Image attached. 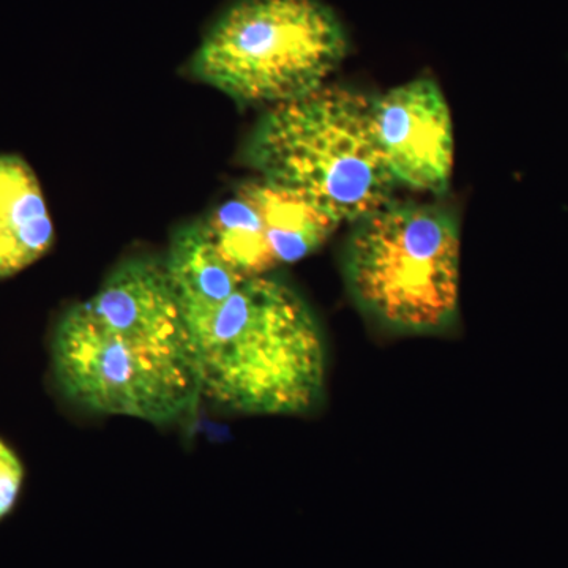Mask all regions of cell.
Segmentation results:
<instances>
[{
	"label": "cell",
	"mask_w": 568,
	"mask_h": 568,
	"mask_svg": "<svg viewBox=\"0 0 568 568\" xmlns=\"http://www.w3.org/2000/svg\"><path fill=\"white\" fill-rule=\"evenodd\" d=\"M51 354L62 394L91 413L170 425L194 416L203 396L192 331L156 261L122 264L67 310Z\"/></svg>",
	"instance_id": "6da1fadb"
},
{
	"label": "cell",
	"mask_w": 568,
	"mask_h": 568,
	"mask_svg": "<svg viewBox=\"0 0 568 568\" xmlns=\"http://www.w3.org/2000/svg\"><path fill=\"white\" fill-rule=\"evenodd\" d=\"M183 316L203 396L215 405L253 416H301L323 398V334L286 284L267 275L245 278L220 304Z\"/></svg>",
	"instance_id": "7a4b0ae2"
},
{
	"label": "cell",
	"mask_w": 568,
	"mask_h": 568,
	"mask_svg": "<svg viewBox=\"0 0 568 568\" xmlns=\"http://www.w3.org/2000/svg\"><path fill=\"white\" fill-rule=\"evenodd\" d=\"M250 163L265 181L302 194L339 223L392 203L396 179L377 141L373 99L327 85L276 104L257 123Z\"/></svg>",
	"instance_id": "3957f363"
},
{
	"label": "cell",
	"mask_w": 568,
	"mask_h": 568,
	"mask_svg": "<svg viewBox=\"0 0 568 568\" xmlns=\"http://www.w3.org/2000/svg\"><path fill=\"white\" fill-rule=\"evenodd\" d=\"M345 278L355 304L398 334H435L457 321L462 241L435 205L388 203L354 223Z\"/></svg>",
	"instance_id": "277c9868"
},
{
	"label": "cell",
	"mask_w": 568,
	"mask_h": 568,
	"mask_svg": "<svg viewBox=\"0 0 568 568\" xmlns=\"http://www.w3.org/2000/svg\"><path fill=\"white\" fill-rule=\"evenodd\" d=\"M347 39L320 0H237L220 14L192 70L241 103L282 104L323 88Z\"/></svg>",
	"instance_id": "5b68a950"
},
{
	"label": "cell",
	"mask_w": 568,
	"mask_h": 568,
	"mask_svg": "<svg viewBox=\"0 0 568 568\" xmlns=\"http://www.w3.org/2000/svg\"><path fill=\"white\" fill-rule=\"evenodd\" d=\"M373 125L396 182L446 192L454 170V123L435 81H410L373 99Z\"/></svg>",
	"instance_id": "8992f818"
},
{
	"label": "cell",
	"mask_w": 568,
	"mask_h": 568,
	"mask_svg": "<svg viewBox=\"0 0 568 568\" xmlns=\"http://www.w3.org/2000/svg\"><path fill=\"white\" fill-rule=\"evenodd\" d=\"M54 242L39 179L18 155H0V280L37 263Z\"/></svg>",
	"instance_id": "52a82bcc"
},
{
	"label": "cell",
	"mask_w": 568,
	"mask_h": 568,
	"mask_svg": "<svg viewBox=\"0 0 568 568\" xmlns=\"http://www.w3.org/2000/svg\"><path fill=\"white\" fill-rule=\"evenodd\" d=\"M256 205L276 263L294 264L328 241L338 220L302 194L261 178L241 185Z\"/></svg>",
	"instance_id": "ba28073f"
},
{
	"label": "cell",
	"mask_w": 568,
	"mask_h": 568,
	"mask_svg": "<svg viewBox=\"0 0 568 568\" xmlns=\"http://www.w3.org/2000/svg\"><path fill=\"white\" fill-rule=\"evenodd\" d=\"M163 263L183 313L220 304L245 280L216 253L201 222L175 234Z\"/></svg>",
	"instance_id": "9c48e42d"
},
{
	"label": "cell",
	"mask_w": 568,
	"mask_h": 568,
	"mask_svg": "<svg viewBox=\"0 0 568 568\" xmlns=\"http://www.w3.org/2000/svg\"><path fill=\"white\" fill-rule=\"evenodd\" d=\"M201 223L216 253L244 278L267 275L278 267L260 212L242 186Z\"/></svg>",
	"instance_id": "30bf717a"
},
{
	"label": "cell",
	"mask_w": 568,
	"mask_h": 568,
	"mask_svg": "<svg viewBox=\"0 0 568 568\" xmlns=\"http://www.w3.org/2000/svg\"><path fill=\"white\" fill-rule=\"evenodd\" d=\"M22 474L20 459L0 440V518L13 508L20 493Z\"/></svg>",
	"instance_id": "8fae6325"
}]
</instances>
